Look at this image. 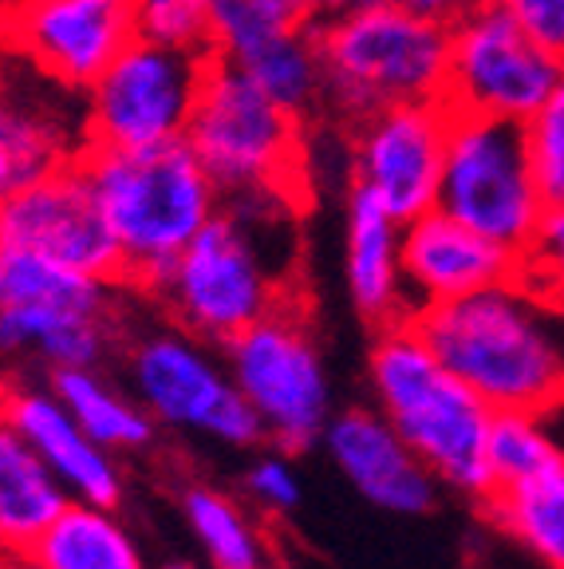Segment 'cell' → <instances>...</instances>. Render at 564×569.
I'll use <instances>...</instances> for the list:
<instances>
[{
  "label": "cell",
  "mask_w": 564,
  "mask_h": 569,
  "mask_svg": "<svg viewBox=\"0 0 564 569\" xmlns=\"http://www.w3.org/2000/svg\"><path fill=\"white\" fill-rule=\"evenodd\" d=\"M399 9L415 12V17L439 20V24H454L466 9H474V0H395Z\"/></svg>",
  "instance_id": "35"
},
{
  "label": "cell",
  "mask_w": 564,
  "mask_h": 569,
  "mask_svg": "<svg viewBox=\"0 0 564 569\" xmlns=\"http://www.w3.org/2000/svg\"><path fill=\"white\" fill-rule=\"evenodd\" d=\"M80 162L115 233L123 284L142 297L225 202L185 139L154 147H88Z\"/></svg>",
  "instance_id": "3"
},
{
  "label": "cell",
  "mask_w": 564,
  "mask_h": 569,
  "mask_svg": "<svg viewBox=\"0 0 564 569\" xmlns=\"http://www.w3.org/2000/svg\"><path fill=\"white\" fill-rule=\"evenodd\" d=\"M245 495L265 515H292L300 507V495H304L296 467H292V455L281 451V447L256 455L245 467Z\"/></svg>",
  "instance_id": "33"
},
{
  "label": "cell",
  "mask_w": 564,
  "mask_h": 569,
  "mask_svg": "<svg viewBox=\"0 0 564 569\" xmlns=\"http://www.w3.org/2000/svg\"><path fill=\"white\" fill-rule=\"evenodd\" d=\"M324 76V119L352 127L395 103H446L450 24L395 0L312 20Z\"/></svg>",
  "instance_id": "5"
},
{
  "label": "cell",
  "mask_w": 564,
  "mask_h": 569,
  "mask_svg": "<svg viewBox=\"0 0 564 569\" xmlns=\"http://www.w3.org/2000/svg\"><path fill=\"white\" fill-rule=\"evenodd\" d=\"M561 80L564 56L548 52L505 4H474L450 24V111L525 123Z\"/></svg>",
  "instance_id": "10"
},
{
  "label": "cell",
  "mask_w": 564,
  "mask_h": 569,
  "mask_svg": "<svg viewBox=\"0 0 564 569\" xmlns=\"http://www.w3.org/2000/svg\"><path fill=\"white\" fill-rule=\"evenodd\" d=\"M521 277L564 309V206H545L537 233L521 249Z\"/></svg>",
  "instance_id": "32"
},
{
  "label": "cell",
  "mask_w": 564,
  "mask_h": 569,
  "mask_svg": "<svg viewBox=\"0 0 564 569\" xmlns=\"http://www.w3.org/2000/svg\"><path fill=\"white\" fill-rule=\"evenodd\" d=\"M505 9L530 28L548 52L564 56V0H505Z\"/></svg>",
  "instance_id": "34"
},
{
  "label": "cell",
  "mask_w": 564,
  "mask_h": 569,
  "mask_svg": "<svg viewBox=\"0 0 564 569\" xmlns=\"http://www.w3.org/2000/svg\"><path fill=\"white\" fill-rule=\"evenodd\" d=\"M446 127V103H395L352 123L348 127L352 187L367 190L403 226L434 210Z\"/></svg>",
  "instance_id": "12"
},
{
  "label": "cell",
  "mask_w": 564,
  "mask_h": 569,
  "mask_svg": "<svg viewBox=\"0 0 564 569\" xmlns=\"http://www.w3.org/2000/svg\"><path fill=\"white\" fill-rule=\"evenodd\" d=\"M178 510L210 569H273V550L253 510L213 482H185Z\"/></svg>",
  "instance_id": "24"
},
{
  "label": "cell",
  "mask_w": 564,
  "mask_h": 569,
  "mask_svg": "<svg viewBox=\"0 0 564 569\" xmlns=\"http://www.w3.org/2000/svg\"><path fill=\"white\" fill-rule=\"evenodd\" d=\"M24 569H150L134 530L119 507L71 498L32 550L20 558Z\"/></svg>",
  "instance_id": "21"
},
{
  "label": "cell",
  "mask_w": 564,
  "mask_h": 569,
  "mask_svg": "<svg viewBox=\"0 0 564 569\" xmlns=\"http://www.w3.org/2000/svg\"><path fill=\"white\" fill-rule=\"evenodd\" d=\"M477 507L545 569H564V455L533 479L490 490Z\"/></svg>",
  "instance_id": "25"
},
{
  "label": "cell",
  "mask_w": 564,
  "mask_h": 569,
  "mask_svg": "<svg viewBox=\"0 0 564 569\" xmlns=\"http://www.w3.org/2000/svg\"><path fill=\"white\" fill-rule=\"evenodd\" d=\"M434 210L517 253L530 246L545 198L533 178L525 127L513 119L450 111Z\"/></svg>",
  "instance_id": "9"
},
{
  "label": "cell",
  "mask_w": 564,
  "mask_h": 569,
  "mask_svg": "<svg viewBox=\"0 0 564 569\" xmlns=\"http://www.w3.org/2000/svg\"><path fill=\"white\" fill-rule=\"evenodd\" d=\"M281 4L292 12V17H300V20H312V4H316V0H281Z\"/></svg>",
  "instance_id": "37"
},
{
  "label": "cell",
  "mask_w": 564,
  "mask_h": 569,
  "mask_svg": "<svg viewBox=\"0 0 564 569\" xmlns=\"http://www.w3.org/2000/svg\"><path fill=\"white\" fill-rule=\"evenodd\" d=\"M12 60L17 71L0 76V202L88 151L83 91L56 83L17 52Z\"/></svg>",
  "instance_id": "15"
},
{
  "label": "cell",
  "mask_w": 564,
  "mask_h": 569,
  "mask_svg": "<svg viewBox=\"0 0 564 569\" xmlns=\"http://www.w3.org/2000/svg\"><path fill=\"white\" fill-rule=\"evenodd\" d=\"M68 502L71 495L48 462L9 423H0V558H24Z\"/></svg>",
  "instance_id": "22"
},
{
  "label": "cell",
  "mask_w": 564,
  "mask_h": 569,
  "mask_svg": "<svg viewBox=\"0 0 564 569\" xmlns=\"http://www.w3.org/2000/svg\"><path fill=\"white\" fill-rule=\"evenodd\" d=\"M131 40V0H24L0 28V48L71 91H88Z\"/></svg>",
  "instance_id": "14"
},
{
  "label": "cell",
  "mask_w": 564,
  "mask_h": 569,
  "mask_svg": "<svg viewBox=\"0 0 564 569\" xmlns=\"http://www.w3.org/2000/svg\"><path fill=\"white\" fill-rule=\"evenodd\" d=\"M134 36L167 48L210 56V17L205 0H131Z\"/></svg>",
  "instance_id": "31"
},
{
  "label": "cell",
  "mask_w": 564,
  "mask_h": 569,
  "mask_svg": "<svg viewBox=\"0 0 564 569\" xmlns=\"http://www.w3.org/2000/svg\"><path fill=\"white\" fill-rule=\"evenodd\" d=\"M123 281H107L20 246H0V305H83V309H123Z\"/></svg>",
  "instance_id": "26"
},
{
  "label": "cell",
  "mask_w": 564,
  "mask_h": 569,
  "mask_svg": "<svg viewBox=\"0 0 564 569\" xmlns=\"http://www.w3.org/2000/svg\"><path fill=\"white\" fill-rule=\"evenodd\" d=\"M115 360L131 396L162 431L210 439L230 451H256L265 443V427L233 383L221 348L174 320L127 329Z\"/></svg>",
  "instance_id": "6"
},
{
  "label": "cell",
  "mask_w": 564,
  "mask_h": 569,
  "mask_svg": "<svg viewBox=\"0 0 564 569\" xmlns=\"http://www.w3.org/2000/svg\"><path fill=\"white\" fill-rule=\"evenodd\" d=\"M344 289L371 329L415 312L403 277V222L360 187H348L344 198Z\"/></svg>",
  "instance_id": "20"
},
{
  "label": "cell",
  "mask_w": 564,
  "mask_h": 569,
  "mask_svg": "<svg viewBox=\"0 0 564 569\" xmlns=\"http://www.w3.org/2000/svg\"><path fill=\"white\" fill-rule=\"evenodd\" d=\"M48 383L63 408L80 419V427L111 455H142L154 443L159 423L147 416L123 380L107 376V368H60L48 372Z\"/></svg>",
  "instance_id": "23"
},
{
  "label": "cell",
  "mask_w": 564,
  "mask_h": 569,
  "mask_svg": "<svg viewBox=\"0 0 564 569\" xmlns=\"http://www.w3.org/2000/svg\"><path fill=\"white\" fill-rule=\"evenodd\" d=\"M304 127L309 123H300L281 103H273L238 63L210 56L182 139L225 198L265 187L309 194Z\"/></svg>",
  "instance_id": "7"
},
{
  "label": "cell",
  "mask_w": 564,
  "mask_h": 569,
  "mask_svg": "<svg viewBox=\"0 0 564 569\" xmlns=\"http://www.w3.org/2000/svg\"><path fill=\"white\" fill-rule=\"evenodd\" d=\"M0 241L44 253L80 273L123 281L115 233L107 226V213L80 159L36 178L0 202Z\"/></svg>",
  "instance_id": "13"
},
{
  "label": "cell",
  "mask_w": 564,
  "mask_h": 569,
  "mask_svg": "<svg viewBox=\"0 0 564 569\" xmlns=\"http://www.w3.org/2000/svg\"><path fill=\"white\" fill-rule=\"evenodd\" d=\"M205 17H210V56L238 68L292 24H300V17H292L281 0H205Z\"/></svg>",
  "instance_id": "29"
},
{
  "label": "cell",
  "mask_w": 564,
  "mask_h": 569,
  "mask_svg": "<svg viewBox=\"0 0 564 569\" xmlns=\"http://www.w3.org/2000/svg\"><path fill=\"white\" fill-rule=\"evenodd\" d=\"M367 388L371 408L426 462L442 490H454L470 502H482L494 490L485 467L494 408L442 365L411 320L375 329Z\"/></svg>",
  "instance_id": "4"
},
{
  "label": "cell",
  "mask_w": 564,
  "mask_h": 569,
  "mask_svg": "<svg viewBox=\"0 0 564 569\" xmlns=\"http://www.w3.org/2000/svg\"><path fill=\"white\" fill-rule=\"evenodd\" d=\"M320 447L348 487L383 515L419 518L439 502L442 482L375 408L332 411Z\"/></svg>",
  "instance_id": "16"
},
{
  "label": "cell",
  "mask_w": 564,
  "mask_h": 569,
  "mask_svg": "<svg viewBox=\"0 0 564 569\" xmlns=\"http://www.w3.org/2000/svg\"><path fill=\"white\" fill-rule=\"evenodd\" d=\"M403 277L411 305L423 309L513 281L521 277V253L454 222L450 213L426 210L403 226Z\"/></svg>",
  "instance_id": "18"
},
{
  "label": "cell",
  "mask_w": 564,
  "mask_h": 569,
  "mask_svg": "<svg viewBox=\"0 0 564 569\" xmlns=\"http://www.w3.org/2000/svg\"><path fill=\"white\" fill-rule=\"evenodd\" d=\"M411 325L494 411L548 416L564 403V309L525 277L423 305L411 312Z\"/></svg>",
  "instance_id": "2"
},
{
  "label": "cell",
  "mask_w": 564,
  "mask_h": 569,
  "mask_svg": "<svg viewBox=\"0 0 564 569\" xmlns=\"http://www.w3.org/2000/svg\"><path fill=\"white\" fill-rule=\"evenodd\" d=\"M474 4H505V0H474Z\"/></svg>",
  "instance_id": "40"
},
{
  "label": "cell",
  "mask_w": 564,
  "mask_h": 569,
  "mask_svg": "<svg viewBox=\"0 0 564 569\" xmlns=\"http://www.w3.org/2000/svg\"><path fill=\"white\" fill-rule=\"evenodd\" d=\"M0 246H4V241H0Z\"/></svg>",
  "instance_id": "42"
},
{
  "label": "cell",
  "mask_w": 564,
  "mask_h": 569,
  "mask_svg": "<svg viewBox=\"0 0 564 569\" xmlns=\"http://www.w3.org/2000/svg\"><path fill=\"white\" fill-rule=\"evenodd\" d=\"M241 71L300 123L324 119V76H320L312 20H300L289 32H281L273 44H265L253 60L241 63Z\"/></svg>",
  "instance_id": "27"
},
{
  "label": "cell",
  "mask_w": 564,
  "mask_h": 569,
  "mask_svg": "<svg viewBox=\"0 0 564 569\" xmlns=\"http://www.w3.org/2000/svg\"><path fill=\"white\" fill-rule=\"evenodd\" d=\"M9 569H24V566H20V561H9Z\"/></svg>",
  "instance_id": "41"
},
{
  "label": "cell",
  "mask_w": 564,
  "mask_h": 569,
  "mask_svg": "<svg viewBox=\"0 0 564 569\" xmlns=\"http://www.w3.org/2000/svg\"><path fill=\"white\" fill-rule=\"evenodd\" d=\"M300 190L265 187L230 194L202 233L150 289L162 317L185 332L230 345L276 305L292 301V241Z\"/></svg>",
  "instance_id": "1"
},
{
  "label": "cell",
  "mask_w": 564,
  "mask_h": 569,
  "mask_svg": "<svg viewBox=\"0 0 564 569\" xmlns=\"http://www.w3.org/2000/svg\"><path fill=\"white\" fill-rule=\"evenodd\" d=\"M367 0H316L312 4V20H324V17H335V12H348V9H360Z\"/></svg>",
  "instance_id": "36"
},
{
  "label": "cell",
  "mask_w": 564,
  "mask_h": 569,
  "mask_svg": "<svg viewBox=\"0 0 564 569\" xmlns=\"http://www.w3.org/2000/svg\"><path fill=\"white\" fill-rule=\"evenodd\" d=\"M20 4H24V0H0V28L9 24V17L20 9Z\"/></svg>",
  "instance_id": "39"
},
{
  "label": "cell",
  "mask_w": 564,
  "mask_h": 569,
  "mask_svg": "<svg viewBox=\"0 0 564 569\" xmlns=\"http://www.w3.org/2000/svg\"><path fill=\"white\" fill-rule=\"evenodd\" d=\"M159 569H210L205 561H190V558H170V561H162Z\"/></svg>",
  "instance_id": "38"
},
{
  "label": "cell",
  "mask_w": 564,
  "mask_h": 569,
  "mask_svg": "<svg viewBox=\"0 0 564 569\" xmlns=\"http://www.w3.org/2000/svg\"><path fill=\"white\" fill-rule=\"evenodd\" d=\"M238 391L265 427V443L296 455L320 443L332 419V372L300 297L221 345Z\"/></svg>",
  "instance_id": "8"
},
{
  "label": "cell",
  "mask_w": 564,
  "mask_h": 569,
  "mask_svg": "<svg viewBox=\"0 0 564 569\" xmlns=\"http://www.w3.org/2000/svg\"><path fill=\"white\" fill-rule=\"evenodd\" d=\"M521 127L541 198L545 206H564V80Z\"/></svg>",
  "instance_id": "30"
},
{
  "label": "cell",
  "mask_w": 564,
  "mask_h": 569,
  "mask_svg": "<svg viewBox=\"0 0 564 569\" xmlns=\"http://www.w3.org/2000/svg\"><path fill=\"white\" fill-rule=\"evenodd\" d=\"M123 309L0 305V365L44 368V372L107 368L119 356V345H123Z\"/></svg>",
  "instance_id": "19"
},
{
  "label": "cell",
  "mask_w": 564,
  "mask_h": 569,
  "mask_svg": "<svg viewBox=\"0 0 564 569\" xmlns=\"http://www.w3.org/2000/svg\"><path fill=\"white\" fill-rule=\"evenodd\" d=\"M0 423H9L48 471L63 482L71 498L119 507L127 495V475L119 455L99 447L80 427V419L63 408L48 380L0 383Z\"/></svg>",
  "instance_id": "17"
},
{
  "label": "cell",
  "mask_w": 564,
  "mask_h": 569,
  "mask_svg": "<svg viewBox=\"0 0 564 569\" xmlns=\"http://www.w3.org/2000/svg\"><path fill=\"white\" fill-rule=\"evenodd\" d=\"M561 455L564 447L548 416H541V411H494L490 436H485V467H490L494 490L533 479L545 467H553Z\"/></svg>",
  "instance_id": "28"
},
{
  "label": "cell",
  "mask_w": 564,
  "mask_h": 569,
  "mask_svg": "<svg viewBox=\"0 0 564 569\" xmlns=\"http://www.w3.org/2000/svg\"><path fill=\"white\" fill-rule=\"evenodd\" d=\"M210 56L134 36L83 91L88 147H154L182 139Z\"/></svg>",
  "instance_id": "11"
}]
</instances>
